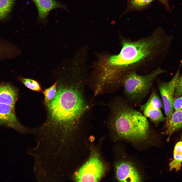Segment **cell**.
<instances>
[{
	"label": "cell",
	"mask_w": 182,
	"mask_h": 182,
	"mask_svg": "<svg viewBox=\"0 0 182 182\" xmlns=\"http://www.w3.org/2000/svg\"><path fill=\"white\" fill-rule=\"evenodd\" d=\"M20 53V51L16 45L0 38V60L14 58Z\"/></svg>",
	"instance_id": "obj_14"
},
{
	"label": "cell",
	"mask_w": 182,
	"mask_h": 182,
	"mask_svg": "<svg viewBox=\"0 0 182 182\" xmlns=\"http://www.w3.org/2000/svg\"><path fill=\"white\" fill-rule=\"evenodd\" d=\"M163 30L159 28L150 37L134 41L124 40L118 55L104 60L105 65L115 71L140 62L154 53L162 42Z\"/></svg>",
	"instance_id": "obj_3"
},
{
	"label": "cell",
	"mask_w": 182,
	"mask_h": 182,
	"mask_svg": "<svg viewBox=\"0 0 182 182\" xmlns=\"http://www.w3.org/2000/svg\"><path fill=\"white\" fill-rule=\"evenodd\" d=\"M179 69V68L170 81L167 82H160L158 84L166 119L169 118L174 111V94L177 81L180 76Z\"/></svg>",
	"instance_id": "obj_6"
},
{
	"label": "cell",
	"mask_w": 182,
	"mask_h": 182,
	"mask_svg": "<svg viewBox=\"0 0 182 182\" xmlns=\"http://www.w3.org/2000/svg\"><path fill=\"white\" fill-rule=\"evenodd\" d=\"M57 81H56L51 86L44 90L43 92L44 96V101L47 104L55 97L57 93L56 87Z\"/></svg>",
	"instance_id": "obj_18"
},
{
	"label": "cell",
	"mask_w": 182,
	"mask_h": 182,
	"mask_svg": "<svg viewBox=\"0 0 182 182\" xmlns=\"http://www.w3.org/2000/svg\"><path fill=\"white\" fill-rule=\"evenodd\" d=\"M38 11V18L41 20H44L52 10L61 8L67 10L66 6L55 0H33Z\"/></svg>",
	"instance_id": "obj_11"
},
{
	"label": "cell",
	"mask_w": 182,
	"mask_h": 182,
	"mask_svg": "<svg viewBox=\"0 0 182 182\" xmlns=\"http://www.w3.org/2000/svg\"><path fill=\"white\" fill-rule=\"evenodd\" d=\"M110 109L111 126L119 138L133 142L148 138L150 128L147 118L127 100L115 99L111 105Z\"/></svg>",
	"instance_id": "obj_2"
},
{
	"label": "cell",
	"mask_w": 182,
	"mask_h": 182,
	"mask_svg": "<svg viewBox=\"0 0 182 182\" xmlns=\"http://www.w3.org/2000/svg\"><path fill=\"white\" fill-rule=\"evenodd\" d=\"M182 163V141L177 143L174 147L173 159L169 164L170 171L174 170L177 172L180 169Z\"/></svg>",
	"instance_id": "obj_15"
},
{
	"label": "cell",
	"mask_w": 182,
	"mask_h": 182,
	"mask_svg": "<svg viewBox=\"0 0 182 182\" xmlns=\"http://www.w3.org/2000/svg\"><path fill=\"white\" fill-rule=\"evenodd\" d=\"M83 85L75 80L59 86L55 97L46 104L48 119L39 129L46 138L54 142L65 141L80 124L88 108Z\"/></svg>",
	"instance_id": "obj_1"
},
{
	"label": "cell",
	"mask_w": 182,
	"mask_h": 182,
	"mask_svg": "<svg viewBox=\"0 0 182 182\" xmlns=\"http://www.w3.org/2000/svg\"><path fill=\"white\" fill-rule=\"evenodd\" d=\"M165 121V133L168 141L174 133L182 128V109L174 110Z\"/></svg>",
	"instance_id": "obj_12"
},
{
	"label": "cell",
	"mask_w": 182,
	"mask_h": 182,
	"mask_svg": "<svg viewBox=\"0 0 182 182\" xmlns=\"http://www.w3.org/2000/svg\"><path fill=\"white\" fill-rule=\"evenodd\" d=\"M0 125L16 130L22 134L32 132V131L22 126L19 122L15 112L14 107L0 103Z\"/></svg>",
	"instance_id": "obj_8"
},
{
	"label": "cell",
	"mask_w": 182,
	"mask_h": 182,
	"mask_svg": "<svg viewBox=\"0 0 182 182\" xmlns=\"http://www.w3.org/2000/svg\"><path fill=\"white\" fill-rule=\"evenodd\" d=\"M17 96V89L10 83L3 82L0 83V103L15 107Z\"/></svg>",
	"instance_id": "obj_10"
},
{
	"label": "cell",
	"mask_w": 182,
	"mask_h": 182,
	"mask_svg": "<svg viewBox=\"0 0 182 182\" xmlns=\"http://www.w3.org/2000/svg\"><path fill=\"white\" fill-rule=\"evenodd\" d=\"M182 95V75L180 76L177 81L174 94V98Z\"/></svg>",
	"instance_id": "obj_19"
},
{
	"label": "cell",
	"mask_w": 182,
	"mask_h": 182,
	"mask_svg": "<svg viewBox=\"0 0 182 182\" xmlns=\"http://www.w3.org/2000/svg\"><path fill=\"white\" fill-rule=\"evenodd\" d=\"M173 107L174 110L182 109V95L174 99Z\"/></svg>",
	"instance_id": "obj_20"
},
{
	"label": "cell",
	"mask_w": 182,
	"mask_h": 182,
	"mask_svg": "<svg viewBox=\"0 0 182 182\" xmlns=\"http://www.w3.org/2000/svg\"><path fill=\"white\" fill-rule=\"evenodd\" d=\"M127 2L126 8L124 13L134 11H141L148 7L155 0H157L162 4L166 10L170 12L169 0H126Z\"/></svg>",
	"instance_id": "obj_13"
},
{
	"label": "cell",
	"mask_w": 182,
	"mask_h": 182,
	"mask_svg": "<svg viewBox=\"0 0 182 182\" xmlns=\"http://www.w3.org/2000/svg\"><path fill=\"white\" fill-rule=\"evenodd\" d=\"M105 167L98 154L93 152L88 161L81 167L75 175L77 182H98L103 176Z\"/></svg>",
	"instance_id": "obj_5"
},
{
	"label": "cell",
	"mask_w": 182,
	"mask_h": 182,
	"mask_svg": "<svg viewBox=\"0 0 182 182\" xmlns=\"http://www.w3.org/2000/svg\"><path fill=\"white\" fill-rule=\"evenodd\" d=\"M116 177L120 182H140L141 176L131 163L122 161L118 163L116 167Z\"/></svg>",
	"instance_id": "obj_9"
},
{
	"label": "cell",
	"mask_w": 182,
	"mask_h": 182,
	"mask_svg": "<svg viewBox=\"0 0 182 182\" xmlns=\"http://www.w3.org/2000/svg\"><path fill=\"white\" fill-rule=\"evenodd\" d=\"M164 72L158 68L147 75H141L133 72L126 75L122 86L127 100L135 103L141 101L149 93L157 77Z\"/></svg>",
	"instance_id": "obj_4"
},
{
	"label": "cell",
	"mask_w": 182,
	"mask_h": 182,
	"mask_svg": "<svg viewBox=\"0 0 182 182\" xmlns=\"http://www.w3.org/2000/svg\"><path fill=\"white\" fill-rule=\"evenodd\" d=\"M15 0H0V21L10 16Z\"/></svg>",
	"instance_id": "obj_16"
},
{
	"label": "cell",
	"mask_w": 182,
	"mask_h": 182,
	"mask_svg": "<svg viewBox=\"0 0 182 182\" xmlns=\"http://www.w3.org/2000/svg\"><path fill=\"white\" fill-rule=\"evenodd\" d=\"M18 79L28 88L36 91L40 92L42 90L40 85L37 81L22 77H18Z\"/></svg>",
	"instance_id": "obj_17"
},
{
	"label": "cell",
	"mask_w": 182,
	"mask_h": 182,
	"mask_svg": "<svg viewBox=\"0 0 182 182\" xmlns=\"http://www.w3.org/2000/svg\"><path fill=\"white\" fill-rule=\"evenodd\" d=\"M163 107L162 100L155 89L153 88L148 100L141 106L140 109L143 115L156 125L166 120L161 110Z\"/></svg>",
	"instance_id": "obj_7"
}]
</instances>
